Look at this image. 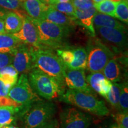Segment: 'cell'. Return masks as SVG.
<instances>
[{
  "label": "cell",
  "mask_w": 128,
  "mask_h": 128,
  "mask_svg": "<svg viewBox=\"0 0 128 128\" xmlns=\"http://www.w3.org/2000/svg\"><path fill=\"white\" fill-rule=\"evenodd\" d=\"M6 9L4 8L0 7V17L1 18H4L5 14L7 12V11L6 10Z\"/></svg>",
  "instance_id": "obj_41"
},
{
  "label": "cell",
  "mask_w": 128,
  "mask_h": 128,
  "mask_svg": "<svg viewBox=\"0 0 128 128\" xmlns=\"http://www.w3.org/2000/svg\"><path fill=\"white\" fill-rule=\"evenodd\" d=\"M109 128H119V126L117 125L116 124H113L110 126V127Z\"/></svg>",
  "instance_id": "obj_43"
},
{
  "label": "cell",
  "mask_w": 128,
  "mask_h": 128,
  "mask_svg": "<svg viewBox=\"0 0 128 128\" xmlns=\"http://www.w3.org/2000/svg\"><path fill=\"white\" fill-rule=\"evenodd\" d=\"M75 58L68 68L73 70H86L87 64V51L82 47L71 48Z\"/></svg>",
  "instance_id": "obj_20"
},
{
  "label": "cell",
  "mask_w": 128,
  "mask_h": 128,
  "mask_svg": "<svg viewBox=\"0 0 128 128\" xmlns=\"http://www.w3.org/2000/svg\"><path fill=\"white\" fill-rule=\"evenodd\" d=\"M59 2H68V1H70L71 0H58Z\"/></svg>",
  "instance_id": "obj_45"
},
{
  "label": "cell",
  "mask_w": 128,
  "mask_h": 128,
  "mask_svg": "<svg viewBox=\"0 0 128 128\" xmlns=\"http://www.w3.org/2000/svg\"><path fill=\"white\" fill-rule=\"evenodd\" d=\"M0 7L7 10H16L22 7V1L18 0H0Z\"/></svg>",
  "instance_id": "obj_32"
},
{
  "label": "cell",
  "mask_w": 128,
  "mask_h": 128,
  "mask_svg": "<svg viewBox=\"0 0 128 128\" xmlns=\"http://www.w3.org/2000/svg\"><path fill=\"white\" fill-rule=\"evenodd\" d=\"M12 35L23 44L34 48H41L36 27L28 15H26L23 18V25L20 31Z\"/></svg>",
  "instance_id": "obj_12"
},
{
  "label": "cell",
  "mask_w": 128,
  "mask_h": 128,
  "mask_svg": "<svg viewBox=\"0 0 128 128\" xmlns=\"http://www.w3.org/2000/svg\"><path fill=\"white\" fill-rule=\"evenodd\" d=\"M112 125L111 122L110 120H104L103 122H97L93 124H91L88 128H109Z\"/></svg>",
  "instance_id": "obj_37"
},
{
  "label": "cell",
  "mask_w": 128,
  "mask_h": 128,
  "mask_svg": "<svg viewBox=\"0 0 128 128\" xmlns=\"http://www.w3.org/2000/svg\"><path fill=\"white\" fill-rule=\"evenodd\" d=\"M120 92V83H112L109 90V92H108L106 97V100H108V103L112 106L113 108H114L117 110H118V105H119V100Z\"/></svg>",
  "instance_id": "obj_23"
},
{
  "label": "cell",
  "mask_w": 128,
  "mask_h": 128,
  "mask_svg": "<svg viewBox=\"0 0 128 128\" xmlns=\"http://www.w3.org/2000/svg\"><path fill=\"white\" fill-rule=\"evenodd\" d=\"M71 2L76 9L87 10L93 7L94 3L92 0H72Z\"/></svg>",
  "instance_id": "obj_33"
},
{
  "label": "cell",
  "mask_w": 128,
  "mask_h": 128,
  "mask_svg": "<svg viewBox=\"0 0 128 128\" xmlns=\"http://www.w3.org/2000/svg\"><path fill=\"white\" fill-rule=\"evenodd\" d=\"M13 55L10 53H0V70L3 67L12 64Z\"/></svg>",
  "instance_id": "obj_35"
},
{
  "label": "cell",
  "mask_w": 128,
  "mask_h": 128,
  "mask_svg": "<svg viewBox=\"0 0 128 128\" xmlns=\"http://www.w3.org/2000/svg\"><path fill=\"white\" fill-rule=\"evenodd\" d=\"M113 117L119 128H128V113L119 112L116 114H113Z\"/></svg>",
  "instance_id": "obj_30"
},
{
  "label": "cell",
  "mask_w": 128,
  "mask_h": 128,
  "mask_svg": "<svg viewBox=\"0 0 128 128\" xmlns=\"http://www.w3.org/2000/svg\"><path fill=\"white\" fill-rule=\"evenodd\" d=\"M30 18L36 27L41 48L51 49L63 46L72 28L58 25L44 20Z\"/></svg>",
  "instance_id": "obj_2"
},
{
  "label": "cell",
  "mask_w": 128,
  "mask_h": 128,
  "mask_svg": "<svg viewBox=\"0 0 128 128\" xmlns=\"http://www.w3.org/2000/svg\"><path fill=\"white\" fill-rule=\"evenodd\" d=\"M92 1H93L94 4H97V3H99L102 2V1H104V0H92Z\"/></svg>",
  "instance_id": "obj_44"
},
{
  "label": "cell",
  "mask_w": 128,
  "mask_h": 128,
  "mask_svg": "<svg viewBox=\"0 0 128 128\" xmlns=\"http://www.w3.org/2000/svg\"><path fill=\"white\" fill-rule=\"evenodd\" d=\"M33 68H36L57 81L62 88L65 86V66L57 55L46 48H32Z\"/></svg>",
  "instance_id": "obj_1"
},
{
  "label": "cell",
  "mask_w": 128,
  "mask_h": 128,
  "mask_svg": "<svg viewBox=\"0 0 128 128\" xmlns=\"http://www.w3.org/2000/svg\"><path fill=\"white\" fill-rule=\"evenodd\" d=\"M114 17L126 24L128 23V3L126 0L118 2L114 12Z\"/></svg>",
  "instance_id": "obj_26"
},
{
  "label": "cell",
  "mask_w": 128,
  "mask_h": 128,
  "mask_svg": "<svg viewBox=\"0 0 128 128\" xmlns=\"http://www.w3.org/2000/svg\"><path fill=\"white\" fill-rule=\"evenodd\" d=\"M10 89V88L6 86L2 80L0 79V96H8Z\"/></svg>",
  "instance_id": "obj_38"
},
{
  "label": "cell",
  "mask_w": 128,
  "mask_h": 128,
  "mask_svg": "<svg viewBox=\"0 0 128 128\" xmlns=\"http://www.w3.org/2000/svg\"><path fill=\"white\" fill-rule=\"evenodd\" d=\"M105 76H104L102 72H96L91 73L88 75L87 77V82L91 88L95 92H98V83L102 80L104 78Z\"/></svg>",
  "instance_id": "obj_29"
},
{
  "label": "cell",
  "mask_w": 128,
  "mask_h": 128,
  "mask_svg": "<svg viewBox=\"0 0 128 128\" xmlns=\"http://www.w3.org/2000/svg\"><path fill=\"white\" fill-rule=\"evenodd\" d=\"M18 72L12 64L3 67L0 70V79L11 88L18 80Z\"/></svg>",
  "instance_id": "obj_21"
},
{
  "label": "cell",
  "mask_w": 128,
  "mask_h": 128,
  "mask_svg": "<svg viewBox=\"0 0 128 128\" xmlns=\"http://www.w3.org/2000/svg\"><path fill=\"white\" fill-rule=\"evenodd\" d=\"M20 108L12 106H0V128L10 125L15 119V115Z\"/></svg>",
  "instance_id": "obj_22"
},
{
  "label": "cell",
  "mask_w": 128,
  "mask_h": 128,
  "mask_svg": "<svg viewBox=\"0 0 128 128\" xmlns=\"http://www.w3.org/2000/svg\"><path fill=\"white\" fill-rule=\"evenodd\" d=\"M60 128H88L92 123L90 115L74 108H67L60 113Z\"/></svg>",
  "instance_id": "obj_8"
},
{
  "label": "cell",
  "mask_w": 128,
  "mask_h": 128,
  "mask_svg": "<svg viewBox=\"0 0 128 128\" xmlns=\"http://www.w3.org/2000/svg\"><path fill=\"white\" fill-rule=\"evenodd\" d=\"M42 2L48 6H51L52 5L55 4L57 2H59L58 0H40Z\"/></svg>",
  "instance_id": "obj_39"
},
{
  "label": "cell",
  "mask_w": 128,
  "mask_h": 128,
  "mask_svg": "<svg viewBox=\"0 0 128 128\" xmlns=\"http://www.w3.org/2000/svg\"><path fill=\"white\" fill-rule=\"evenodd\" d=\"M21 43L12 34H0V53H10L13 55L16 48Z\"/></svg>",
  "instance_id": "obj_19"
},
{
  "label": "cell",
  "mask_w": 128,
  "mask_h": 128,
  "mask_svg": "<svg viewBox=\"0 0 128 128\" xmlns=\"http://www.w3.org/2000/svg\"><path fill=\"white\" fill-rule=\"evenodd\" d=\"M0 106H12L18 108H23L21 104L15 102L8 96L0 97Z\"/></svg>",
  "instance_id": "obj_34"
},
{
  "label": "cell",
  "mask_w": 128,
  "mask_h": 128,
  "mask_svg": "<svg viewBox=\"0 0 128 128\" xmlns=\"http://www.w3.org/2000/svg\"><path fill=\"white\" fill-rule=\"evenodd\" d=\"M121 92L120 94L118 111L124 113H128V82L120 83Z\"/></svg>",
  "instance_id": "obj_25"
},
{
  "label": "cell",
  "mask_w": 128,
  "mask_h": 128,
  "mask_svg": "<svg viewBox=\"0 0 128 128\" xmlns=\"http://www.w3.org/2000/svg\"><path fill=\"white\" fill-rule=\"evenodd\" d=\"M40 20H46L56 24L72 28L76 24L73 18L51 7H48L44 12Z\"/></svg>",
  "instance_id": "obj_13"
},
{
  "label": "cell",
  "mask_w": 128,
  "mask_h": 128,
  "mask_svg": "<svg viewBox=\"0 0 128 128\" xmlns=\"http://www.w3.org/2000/svg\"><path fill=\"white\" fill-rule=\"evenodd\" d=\"M6 33L5 31L4 28V18L0 17V34L1 33Z\"/></svg>",
  "instance_id": "obj_40"
},
{
  "label": "cell",
  "mask_w": 128,
  "mask_h": 128,
  "mask_svg": "<svg viewBox=\"0 0 128 128\" xmlns=\"http://www.w3.org/2000/svg\"><path fill=\"white\" fill-rule=\"evenodd\" d=\"M56 106L52 102L40 100L32 105L23 112V128H39L54 118Z\"/></svg>",
  "instance_id": "obj_5"
},
{
  "label": "cell",
  "mask_w": 128,
  "mask_h": 128,
  "mask_svg": "<svg viewBox=\"0 0 128 128\" xmlns=\"http://www.w3.org/2000/svg\"><path fill=\"white\" fill-rule=\"evenodd\" d=\"M97 12L95 7L87 10L76 9L75 19L76 24H79L87 30L92 37H96V31L93 24V18Z\"/></svg>",
  "instance_id": "obj_14"
},
{
  "label": "cell",
  "mask_w": 128,
  "mask_h": 128,
  "mask_svg": "<svg viewBox=\"0 0 128 128\" xmlns=\"http://www.w3.org/2000/svg\"><path fill=\"white\" fill-rule=\"evenodd\" d=\"M32 46L21 42L13 54L12 65L18 73L26 74L33 68Z\"/></svg>",
  "instance_id": "obj_10"
},
{
  "label": "cell",
  "mask_w": 128,
  "mask_h": 128,
  "mask_svg": "<svg viewBox=\"0 0 128 128\" xmlns=\"http://www.w3.org/2000/svg\"><path fill=\"white\" fill-rule=\"evenodd\" d=\"M2 128H3V127H2Z\"/></svg>",
  "instance_id": "obj_48"
},
{
  "label": "cell",
  "mask_w": 128,
  "mask_h": 128,
  "mask_svg": "<svg viewBox=\"0 0 128 128\" xmlns=\"http://www.w3.org/2000/svg\"><path fill=\"white\" fill-rule=\"evenodd\" d=\"M4 23L6 33L14 34L22 28L23 18L16 12H7L4 17Z\"/></svg>",
  "instance_id": "obj_17"
},
{
  "label": "cell",
  "mask_w": 128,
  "mask_h": 128,
  "mask_svg": "<svg viewBox=\"0 0 128 128\" xmlns=\"http://www.w3.org/2000/svg\"><path fill=\"white\" fill-rule=\"evenodd\" d=\"M22 7L32 18L41 19L43 14L49 6L44 4L40 0H25L22 2Z\"/></svg>",
  "instance_id": "obj_16"
},
{
  "label": "cell",
  "mask_w": 128,
  "mask_h": 128,
  "mask_svg": "<svg viewBox=\"0 0 128 128\" xmlns=\"http://www.w3.org/2000/svg\"><path fill=\"white\" fill-rule=\"evenodd\" d=\"M60 96L62 102L78 107L96 116H108L110 113L104 102L98 100L92 94L68 89Z\"/></svg>",
  "instance_id": "obj_3"
},
{
  "label": "cell",
  "mask_w": 128,
  "mask_h": 128,
  "mask_svg": "<svg viewBox=\"0 0 128 128\" xmlns=\"http://www.w3.org/2000/svg\"><path fill=\"white\" fill-rule=\"evenodd\" d=\"M28 79L34 92L46 100L57 98L64 92L56 80L36 68L29 72Z\"/></svg>",
  "instance_id": "obj_4"
},
{
  "label": "cell",
  "mask_w": 128,
  "mask_h": 128,
  "mask_svg": "<svg viewBox=\"0 0 128 128\" xmlns=\"http://www.w3.org/2000/svg\"><path fill=\"white\" fill-rule=\"evenodd\" d=\"M114 57L112 50L99 40H96L87 53V70L91 73L102 72L110 59Z\"/></svg>",
  "instance_id": "obj_7"
},
{
  "label": "cell",
  "mask_w": 128,
  "mask_h": 128,
  "mask_svg": "<svg viewBox=\"0 0 128 128\" xmlns=\"http://www.w3.org/2000/svg\"><path fill=\"white\" fill-rule=\"evenodd\" d=\"M3 128H19L17 127V126H16L14 125H8V126H4Z\"/></svg>",
  "instance_id": "obj_42"
},
{
  "label": "cell",
  "mask_w": 128,
  "mask_h": 128,
  "mask_svg": "<svg viewBox=\"0 0 128 128\" xmlns=\"http://www.w3.org/2000/svg\"><path fill=\"white\" fill-rule=\"evenodd\" d=\"M102 72L112 83L120 82L122 79V68L114 57L108 60Z\"/></svg>",
  "instance_id": "obj_15"
},
{
  "label": "cell",
  "mask_w": 128,
  "mask_h": 128,
  "mask_svg": "<svg viewBox=\"0 0 128 128\" xmlns=\"http://www.w3.org/2000/svg\"><path fill=\"white\" fill-rule=\"evenodd\" d=\"M110 1H113V2H119L120 1H121L122 0H110Z\"/></svg>",
  "instance_id": "obj_46"
},
{
  "label": "cell",
  "mask_w": 128,
  "mask_h": 128,
  "mask_svg": "<svg viewBox=\"0 0 128 128\" xmlns=\"http://www.w3.org/2000/svg\"><path fill=\"white\" fill-rule=\"evenodd\" d=\"M94 29L104 41L112 44L116 49L122 50L127 48L126 31L105 27H94Z\"/></svg>",
  "instance_id": "obj_11"
},
{
  "label": "cell",
  "mask_w": 128,
  "mask_h": 128,
  "mask_svg": "<svg viewBox=\"0 0 128 128\" xmlns=\"http://www.w3.org/2000/svg\"><path fill=\"white\" fill-rule=\"evenodd\" d=\"M118 2H113L110 0H104L102 2L94 4L95 7L97 12L102 14H107L112 17H114L115 10Z\"/></svg>",
  "instance_id": "obj_24"
},
{
  "label": "cell",
  "mask_w": 128,
  "mask_h": 128,
  "mask_svg": "<svg viewBox=\"0 0 128 128\" xmlns=\"http://www.w3.org/2000/svg\"><path fill=\"white\" fill-rule=\"evenodd\" d=\"M39 128H60V124L58 120L56 119H50V120L48 121L43 125L40 126Z\"/></svg>",
  "instance_id": "obj_36"
},
{
  "label": "cell",
  "mask_w": 128,
  "mask_h": 128,
  "mask_svg": "<svg viewBox=\"0 0 128 128\" xmlns=\"http://www.w3.org/2000/svg\"><path fill=\"white\" fill-rule=\"evenodd\" d=\"M54 8L57 10L59 12H63V13L66 14L67 16L72 17L76 20L75 19V12H76V8L73 6L71 1L68 2H57L55 4L49 6Z\"/></svg>",
  "instance_id": "obj_27"
},
{
  "label": "cell",
  "mask_w": 128,
  "mask_h": 128,
  "mask_svg": "<svg viewBox=\"0 0 128 128\" xmlns=\"http://www.w3.org/2000/svg\"><path fill=\"white\" fill-rule=\"evenodd\" d=\"M18 1H22H22H25V0H18Z\"/></svg>",
  "instance_id": "obj_47"
},
{
  "label": "cell",
  "mask_w": 128,
  "mask_h": 128,
  "mask_svg": "<svg viewBox=\"0 0 128 128\" xmlns=\"http://www.w3.org/2000/svg\"><path fill=\"white\" fill-rule=\"evenodd\" d=\"M56 55L63 62L64 65L68 68L74 60L75 55L72 48H64L56 50Z\"/></svg>",
  "instance_id": "obj_28"
},
{
  "label": "cell",
  "mask_w": 128,
  "mask_h": 128,
  "mask_svg": "<svg viewBox=\"0 0 128 128\" xmlns=\"http://www.w3.org/2000/svg\"><path fill=\"white\" fill-rule=\"evenodd\" d=\"M85 70H73L65 66L64 83L69 89L94 95L95 92L87 82Z\"/></svg>",
  "instance_id": "obj_9"
},
{
  "label": "cell",
  "mask_w": 128,
  "mask_h": 128,
  "mask_svg": "<svg viewBox=\"0 0 128 128\" xmlns=\"http://www.w3.org/2000/svg\"><path fill=\"white\" fill-rule=\"evenodd\" d=\"M93 24L94 27H105L126 31L125 26L113 17L100 12H96L93 18Z\"/></svg>",
  "instance_id": "obj_18"
},
{
  "label": "cell",
  "mask_w": 128,
  "mask_h": 128,
  "mask_svg": "<svg viewBox=\"0 0 128 128\" xmlns=\"http://www.w3.org/2000/svg\"><path fill=\"white\" fill-rule=\"evenodd\" d=\"M112 84V83L110 82L109 80H108L106 78H103L98 83V93L100 94L102 96H103L104 98L106 99L107 96H108V92H109Z\"/></svg>",
  "instance_id": "obj_31"
},
{
  "label": "cell",
  "mask_w": 128,
  "mask_h": 128,
  "mask_svg": "<svg viewBox=\"0 0 128 128\" xmlns=\"http://www.w3.org/2000/svg\"><path fill=\"white\" fill-rule=\"evenodd\" d=\"M8 96L21 104L24 112L34 103L42 100L32 88L26 74H22L16 84L10 89Z\"/></svg>",
  "instance_id": "obj_6"
}]
</instances>
